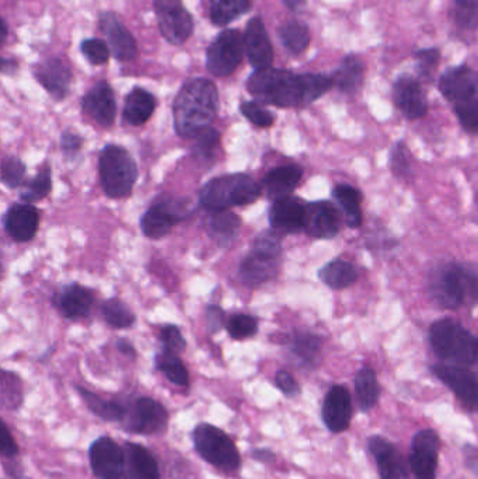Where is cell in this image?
Instances as JSON below:
<instances>
[{
    "mask_svg": "<svg viewBox=\"0 0 478 479\" xmlns=\"http://www.w3.org/2000/svg\"><path fill=\"white\" fill-rule=\"evenodd\" d=\"M334 87L333 77L318 73H297L291 70H255L247 80V90L258 103L279 108L310 106Z\"/></svg>",
    "mask_w": 478,
    "mask_h": 479,
    "instance_id": "6da1fadb",
    "label": "cell"
},
{
    "mask_svg": "<svg viewBox=\"0 0 478 479\" xmlns=\"http://www.w3.org/2000/svg\"><path fill=\"white\" fill-rule=\"evenodd\" d=\"M219 109V91L213 80L192 77L174 98V127L179 137L191 139L209 127Z\"/></svg>",
    "mask_w": 478,
    "mask_h": 479,
    "instance_id": "7a4b0ae2",
    "label": "cell"
},
{
    "mask_svg": "<svg viewBox=\"0 0 478 479\" xmlns=\"http://www.w3.org/2000/svg\"><path fill=\"white\" fill-rule=\"evenodd\" d=\"M428 289L441 309L474 306L478 303V270L459 262L438 265L430 273Z\"/></svg>",
    "mask_w": 478,
    "mask_h": 479,
    "instance_id": "3957f363",
    "label": "cell"
},
{
    "mask_svg": "<svg viewBox=\"0 0 478 479\" xmlns=\"http://www.w3.org/2000/svg\"><path fill=\"white\" fill-rule=\"evenodd\" d=\"M430 345L441 361L456 366L478 364V337L461 322L452 319L438 320L430 327Z\"/></svg>",
    "mask_w": 478,
    "mask_h": 479,
    "instance_id": "277c9868",
    "label": "cell"
},
{
    "mask_svg": "<svg viewBox=\"0 0 478 479\" xmlns=\"http://www.w3.org/2000/svg\"><path fill=\"white\" fill-rule=\"evenodd\" d=\"M261 187L247 174H229L209 179L200 191V204L211 212L244 207L260 198Z\"/></svg>",
    "mask_w": 478,
    "mask_h": 479,
    "instance_id": "5b68a950",
    "label": "cell"
},
{
    "mask_svg": "<svg viewBox=\"0 0 478 479\" xmlns=\"http://www.w3.org/2000/svg\"><path fill=\"white\" fill-rule=\"evenodd\" d=\"M101 187L109 198L130 197L138 179V166L127 149L107 145L99 158Z\"/></svg>",
    "mask_w": 478,
    "mask_h": 479,
    "instance_id": "8992f818",
    "label": "cell"
},
{
    "mask_svg": "<svg viewBox=\"0 0 478 479\" xmlns=\"http://www.w3.org/2000/svg\"><path fill=\"white\" fill-rule=\"evenodd\" d=\"M192 442L198 454L208 464L224 474H236L242 455L229 434L211 423H198L192 431Z\"/></svg>",
    "mask_w": 478,
    "mask_h": 479,
    "instance_id": "52a82bcc",
    "label": "cell"
},
{
    "mask_svg": "<svg viewBox=\"0 0 478 479\" xmlns=\"http://www.w3.org/2000/svg\"><path fill=\"white\" fill-rule=\"evenodd\" d=\"M282 244L275 230H266L255 239L252 251L240 264L239 275L248 286L263 285L278 272Z\"/></svg>",
    "mask_w": 478,
    "mask_h": 479,
    "instance_id": "ba28073f",
    "label": "cell"
},
{
    "mask_svg": "<svg viewBox=\"0 0 478 479\" xmlns=\"http://www.w3.org/2000/svg\"><path fill=\"white\" fill-rule=\"evenodd\" d=\"M244 38L234 28L222 31L206 51V69L216 77H227L236 72L244 58Z\"/></svg>",
    "mask_w": 478,
    "mask_h": 479,
    "instance_id": "9c48e42d",
    "label": "cell"
},
{
    "mask_svg": "<svg viewBox=\"0 0 478 479\" xmlns=\"http://www.w3.org/2000/svg\"><path fill=\"white\" fill-rule=\"evenodd\" d=\"M153 9L164 40L171 46H184L194 33V18L182 0H155Z\"/></svg>",
    "mask_w": 478,
    "mask_h": 479,
    "instance_id": "30bf717a",
    "label": "cell"
},
{
    "mask_svg": "<svg viewBox=\"0 0 478 479\" xmlns=\"http://www.w3.org/2000/svg\"><path fill=\"white\" fill-rule=\"evenodd\" d=\"M433 376L456 395L467 410L478 413V373L470 367L456 364H433L431 367Z\"/></svg>",
    "mask_w": 478,
    "mask_h": 479,
    "instance_id": "8fae6325",
    "label": "cell"
},
{
    "mask_svg": "<svg viewBox=\"0 0 478 479\" xmlns=\"http://www.w3.org/2000/svg\"><path fill=\"white\" fill-rule=\"evenodd\" d=\"M124 421L125 428L130 433L156 436L167 431L169 413L159 401L140 397L133 403L132 410L127 411Z\"/></svg>",
    "mask_w": 478,
    "mask_h": 479,
    "instance_id": "7c38bea8",
    "label": "cell"
},
{
    "mask_svg": "<svg viewBox=\"0 0 478 479\" xmlns=\"http://www.w3.org/2000/svg\"><path fill=\"white\" fill-rule=\"evenodd\" d=\"M91 471L99 479H121L125 474V452L116 440L101 436L88 449Z\"/></svg>",
    "mask_w": 478,
    "mask_h": 479,
    "instance_id": "4fadbf2b",
    "label": "cell"
},
{
    "mask_svg": "<svg viewBox=\"0 0 478 479\" xmlns=\"http://www.w3.org/2000/svg\"><path fill=\"white\" fill-rule=\"evenodd\" d=\"M185 215L187 212L182 200L164 198L143 213L140 218V229L149 239H161L167 236Z\"/></svg>",
    "mask_w": 478,
    "mask_h": 479,
    "instance_id": "5bb4252c",
    "label": "cell"
},
{
    "mask_svg": "<svg viewBox=\"0 0 478 479\" xmlns=\"http://www.w3.org/2000/svg\"><path fill=\"white\" fill-rule=\"evenodd\" d=\"M441 439L432 429L418 432L411 440L410 468L417 479H435Z\"/></svg>",
    "mask_w": 478,
    "mask_h": 479,
    "instance_id": "9a60e30c",
    "label": "cell"
},
{
    "mask_svg": "<svg viewBox=\"0 0 478 479\" xmlns=\"http://www.w3.org/2000/svg\"><path fill=\"white\" fill-rule=\"evenodd\" d=\"M99 27L106 36L111 54L117 61L130 62L137 58L138 44L135 36L125 27L119 15L103 12L99 15Z\"/></svg>",
    "mask_w": 478,
    "mask_h": 479,
    "instance_id": "2e32d148",
    "label": "cell"
},
{
    "mask_svg": "<svg viewBox=\"0 0 478 479\" xmlns=\"http://www.w3.org/2000/svg\"><path fill=\"white\" fill-rule=\"evenodd\" d=\"M33 75L54 100L62 101L69 95L72 83V69L64 59L58 56L44 59L34 65Z\"/></svg>",
    "mask_w": 478,
    "mask_h": 479,
    "instance_id": "e0dca14e",
    "label": "cell"
},
{
    "mask_svg": "<svg viewBox=\"0 0 478 479\" xmlns=\"http://www.w3.org/2000/svg\"><path fill=\"white\" fill-rule=\"evenodd\" d=\"M324 425L331 433H342L351 425L352 398L346 385H333L321 407Z\"/></svg>",
    "mask_w": 478,
    "mask_h": 479,
    "instance_id": "ac0fdd59",
    "label": "cell"
},
{
    "mask_svg": "<svg viewBox=\"0 0 478 479\" xmlns=\"http://www.w3.org/2000/svg\"><path fill=\"white\" fill-rule=\"evenodd\" d=\"M83 113L104 127H109L117 116L114 90L106 80L96 83L82 98Z\"/></svg>",
    "mask_w": 478,
    "mask_h": 479,
    "instance_id": "d6986e66",
    "label": "cell"
},
{
    "mask_svg": "<svg viewBox=\"0 0 478 479\" xmlns=\"http://www.w3.org/2000/svg\"><path fill=\"white\" fill-rule=\"evenodd\" d=\"M244 51L248 62L255 70L273 67L274 48L266 33L263 18L253 17L245 25Z\"/></svg>",
    "mask_w": 478,
    "mask_h": 479,
    "instance_id": "ffe728a7",
    "label": "cell"
},
{
    "mask_svg": "<svg viewBox=\"0 0 478 479\" xmlns=\"http://www.w3.org/2000/svg\"><path fill=\"white\" fill-rule=\"evenodd\" d=\"M439 91L453 104L475 97L478 93V73L467 65L452 67L439 79Z\"/></svg>",
    "mask_w": 478,
    "mask_h": 479,
    "instance_id": "44dd1931",
    "label": "cell"
},
{
    "mask_svg": "<svg viewBox=\"0 0 478 479\" xmlns=\"http://www.w3.org/2000/svg\"><path fill=\"white\" fill-rule=\"evenodd\" d=\"M305 231L313 239H334L339 233L338 210L328 200L306 205Z\"/></svg>",
    "mask_w": 478,
    "mask_h": 479,
    "instance_id": "7402d4cb",
    "label": "cell"
},
{
    "mask_svg": "<svg viewBox=\"0 0 478 479\" xmlns=\"http://www.w3.org/2000/svg\"><path fill=\"white\" fill-rule=\"evenodd\" d=\"M394 104L410 121L424 118L428 113V101L420 82L411 76H401L393 87Z\"/></svg>",
    "mask_w": 478,
    "mask_h": 479,
    "instance_id": "603a6c76",
    "label": "cell"
},
{
    "mask_svg": "<svg viewBox=\"0 0 478 479\" xmlns=\"http://www.w3.org/2000/svg\"><path fill=\"white\" fill-rule=\"evenodd\" d=\"M370 454L375 458L380 479H410L409 467L403 455L381 436H372L368 440Z\"/></svg>",
    "mask_w": 478,
    "mask_h": 479,
    "instance_id": "cb8c5ba5",
    "label": "cell"
},
{
    "mask_svg": "<svg viewBox=\"0 0 478 479\" xmlns=\"http://www.w3.org/2000/svg\"><path fill=\"white\" fill-rule=\"evenodd\" d=\"M306 205L294 197L275 200L270 209V225L282 234H296L305 230Z\"/></svg>",
    "mask_w": 478,
    "mask_h": 479,
    "instance_id": "d4e9b609",
    "label": "cell"
},
{
    "mask_svg": "<svg viewBox=\"0 0 478 479\" xmlns=\"http://www.w3.org/2000/svg\"><path fill=\"white\" fill-rule=\"evenodd\" d=\"M5 229L18 243L34 239L40 226V213L30 204H16L5 215Z\"/></svg>",
    "mask_w": 478,
    "mask_h": 479,
    "instance_id": "484cf974",
    "label": "cell"
},
{
    "mask_svg": "<svg viewBox=\"0 0 478 479\" xmlns=\"http://www.w3.org/2000/svg\"><path fill=\"white\" fill-rule=\"evenodd\" d=\"M124 452L127 479H161V470L155 455L145 446L127 442Z\"/></svg>",
    "mask_w": 478,
    "mask_h": 479,
    "instance_id": "4316f807",
    "label": "cell"
},
{
    "mask_svg": "<svg viewBox=\"0 0 478 479\" xmlns=\"http://www.w3.org/2000/svg\"><path fill=\"white\" fill-rule=\"evenodd\" d=\"M303 177L302 168L296 164H288L273 168L263 179L264 191L274 202L282 198L291 197L292 192L299 186Z\"/></svg>",
    "mask_w": 478,
    "mask_h": 479,
    "instance_id": "83f0119b",
    "label": "cell"
},
{
    "mask_svg": "<svg viewBox=\"0 0 478 479\" xmlns=\"http://www.w3.org/2000/svg\"><path fill=\"white\" fill-rule=\"evenodd\" d=\"M94 303L93 291L83 288L82 285L73 283L55 298V304L58 307L62 316L69 320L85 319L88 316Z\"/></svg>",
    "mask_w": 478,
    "mask_h": 479,
    "instance_id": "f1b7e54d",
    "label": "cell"
},
{
    "mask_svg": "<svg viewBox=\"0 0 478 479\" xmlns=\"http://www.w3.org/2000/svg\"><path fill=\"white\" fill-rule=\"evenodd\" d=\"M156 97L142 87H133L125 98V121L132 127H140L151 119L156 109Z\"/></svg>",
    "mask_w": 478,
    "mask_h": 479,
    "instance_id": "f546056e",
    "label": "cell"
},
{
    "mask_svg": "<svg viewBox=\"0 0 478 479\" xmlns=\"http://www.w3.org/2000/svg\"><path fill=\"white\" fill-rule=\"evenodd\" d=\"M333 197L339 207L347 226L358 229L363 223L362 194L349 184H338L334 187Z\"/></svg>",
    "mask_w": 478,
    "mask_h": 479,
    "instance_id": "4dcf8cb0",
    "label": "cell"
},
{
    "mask_svg": "<svg viewBox=\"0 0 478 479\" xmlns=\"http://www.w3.org/2000/svg\"><path fill=\"white\" fill-rule=\"evenodd\" d=\"M365 65L357 55H347L333 76L334 86L346 95H355L363 85Z\"/></svg>",
    "mask_w": 478,
    "mask_h": 479,
    "instance_id": "1f68e13d",
    "label": "cell"
},
{
    "mask_svg": "<svg viewBox=\"0 0 478 479\" xmlns=\"http://www.w3.org/2000/svg\"><path fill=\"white\" fill-rule=\"evenodd\" d=\"M318 280L333 290H342L357 282L358 270L351 262L337 258L318 270Z\"/></svg>",
    "mask_w": 478,
    "mask_h": 479,
    "instance_id": "d6a6232c",
    "label": "cell"
},
{
    "mask_svg": "<svg viewBox=\"0 0 478 479\" xmlns=\"http://www.w3.org/2000/svg\"><path fill=\"white\" fill-rule=\"evenodd\" d=\"M240 226H242V220L239 216L229 210H219V212H213V216L209 219L208 230L219 246L227 247L236 239Z\"/></svg>",
    "mask_w": 478,
    "mask_h": 479,
    "instance_id": "836d02e7",
    "label": "cell"
},
{
    "mask_svg": "<svg viewBox=\"0 0 478 479\" xmlns=\"http://www.w3.org/2000/svg\"><path fill=\"white\" fill-rule=\"evenodd\" d=\"M209 17L216 27H226L252 10L250 0H209Z\"/></svg>",
    "mask_w": 478,
    "mask_h": 479,
    "instance_id": "e575fe53",
    "label": "cell"
},
{
    "mask_svg": "<svg viewBox=\"0 0 478 479\" xmlns=\"http://www.w3.org/2000/svg\"><path fill=\"white\" fill-rule=\"evenodd\" d=\"M354 385L360 410L365 413L372 410L380 395V385H379L375 372L370 367H362L355 374Z\"/></svg>",
    "mask_w": 478,
    "mask_h": 479,
    "instance_id": "d590c367",
    "label": "cell"
},
{
    "mask_svg": "<svg viewBox=\"0 0 478 479\" xmlns=\"http://www.w3.org/2000/svg\"><path fill=\"white\" fill-rule=\"evenodd\" d=\"M78 392L82 397L83 403H86V407L98 416V418L103 419L106 422H122L124 421L125 415H127V410H125L120 403H112V401L104 400L100 395L94 394L93 392L83 389V387H78Z\"/></svg>",
    "mask_w": 478,
    "mask_h": 479,
    "instance_id": "8d00e7d4",
    "label": "cell"
},
{
    "mask_svg": "<svg viewBox=\"0 0 478 479\" xmlns=\"http://www.w3.org/2000/svg\"><path fill=\"white\" fill-rule=\"evenodd\" d=\"M279 40L284 44L285 49L292 55H300L309 48L312 36L305 23L292 20L285 23L278 30Z\"/></svg>",
    "mask_w": 478,
    "mask_h": 479,
    "instance_id": "74e56055",
    "label": "cell"
},
{
    "mask_svg": "<svg viewBox=\"0 0 478 479\" xmlns=\"http://www.w3.org/2000/svg\"><path fill=\"white\" fill-rule=\"evenodd\" d=\"M291 351L303 366H316L320 359V338L306 332L295 334L291 340Z\"/></svg>",
    "mask_w": 478,
    "mask_h": 479,
    "instance_id": "f35d334b",
    "label": "cell"
},
{
    "mask_svg": "<svg viewBox=\"0 0 478 479\" xmlns=\"http://www.w3.org/2000/svg\"><path fill=\"white\" fill-rule=\"evenodd\" d=\"M156 369L179 387H187L190 384V374H188L187 367L174 353L167 352V351L159 353L156 356Z\"/></svg>",
    "mask_w": 478,
    "mask_h": 479,
    "instance_id": "ab89813d",
    "label": "cell"
},
{
    "mask_svg": "<svg viewBox=\"0 0 478 479\" xmlns=\"http://www.w3.org/2000/svg\"><path fill=\"white\" fill-rule=\"evenodd\" d=\"M0 400L5 410L16 411L22 407L23 384L17 374L2 372V392Z\"/></svg>",
    "mask_w": 478,
    "mask_h": 479,
    "instance_id": "60d3db41",
    "label": "cell"
},
{
    "mask_svg": "<svg viewBox=\"0 0 478 479\" xmlns=\"http://www.w3.org/2000/svg\"><path fill=\"white\" fill-rule=\"evenodd\" d=\"M390 171L397 179L409 181L412 176L411 153L403 142L394 143L389 155Z\"/></svg>",
    "mask_w": 478,
    "mask_h": 479,
    "instance_id": "b9f144b4",
    "label": "cell"
},
{
    "mask_svg": "<svg viewBox=\"0 0 478 479\" xmlns=\"http://www.w3.org/2000/svg\"><path fill=\"white\" fill-rule=\"evenodd\" d=\"M104 320L107 324L114 328H128L135 322L133 312L128 309L127 304L122 303L119 299H109L101 307Z\"/></svg>",
    "mask_w": 478,
    "mask_h": 479,
    "instance_id": "7bdbcfd3",
    "label": "cell"
},
{
    "mask_svg": "<svg viewBox=\"0 0 478 479\" xmlns=\"http://www.w3.org/2000/svg\"><path fill=\"white\" fill-rule=\"evenodd\" d=\"M51 168H49L48 164H46L41 168L40 173L36 174V178L31 179L30 184L26 187L25 191L22 192V199L26 200L27 204L38 202V200L44 199L51 192Z\"/></svg>",
    "mask_w": 478,
    "mask_h": 479,
    "instance_id": "ee69618b",
    "label": "cell"
},
{
    "mask_svg": "<svg viewBox=\"0 0 478 479\" xmlns=\"http://www.w3.org/2000/svg\"><path fill=\"white\" fill-rule=\"evenodd\" d=\"M454 22L463 30H478V0H454Z\"/></svg>",
    "mask_w": 478,
    "mask_h": 479,
    "instance_id": "f6af8a7d",
    "label": "cell"
},
{
    "mask_svg": "<svg viewBox=\"0 0 478 479\" xmlns=\"http://www.w3.org/2000/svg\"><path fill=\"white\" fill-rule=\"evenodd\" d=\"M454 114L461 122L462 127L469 134H478V97L469 98L454 104Z\"/></svg>",
    "mask_w": 478,
    "mask_h": 479,
    "instance_id": "bcb514c9",
    "label": "cell"
},
{
    "mask_svg": "<svg viewBox=\"0 0 478 479\" xmlns=\"http://www.w3.org/2000/svg\"><path fill=\"white\" fill-rule=\"evenodd\" d=\"M80 52L94 66L107 64L111 56V49L109 43L101 38H88L80 44Z\"/></svg>",
    "mask_w": 478,
    "mask_h": 479,
    "instance_id": "7dc6e473",
    "label": "cell"
},
{
    "mask_svg": "<svg viewBox=\"0 0 478 479\" xmlns=\"http://www.w3.org/2000/svg\"><path fill=\"white\" fill-rule=\"evenodd\" d=\"M227 331L234 340H247V338L255 337L257 334L258 325L252 316L236 314L227 322Z\"/></svg>",
    "mask_w": 478,
    "mask_h": 479,
    "instance_id": "c3c4849f",
    "label": "cell"
},
{
    "mask_svg": "<svg viewBox=\"0 0 478 479\" xmlns=\"http://www.w3.org/2000/svg\"><path fill=\"white\" fill-rule=\"evenodd\" d=\"M25 174V163L16 156H9L2 161V182L7 189H17L22 184Z\"/></svg>",
    "mask_w": 478,
    "mask_h": 479,
    "instance_id": "681fc988",
    "label": "cell"
},
{
    "mask_svg": "<svg viewBox=\"0 0 478 479\" xmlns=\"http://www.w3.org/2000/svg\"><path fill=\"white\" fill-rule=\"evenodd\" d=\"M243 116L258 127H273L275 117L268 109L264 108L258 101H244L240 106Z\"/></svg>",
    "mask_w": 478,
    "mask_h": 479,
    "instance_id": "f907efd6",
    "label": "cell"
},
{
    "mask_svg": "<svg viewBox=\"0 0 478 479\" xmlns=\"http://www.w3.org/2000/svg\"><path fill=\"white\" fill-rule=\"evenodd\" d=\"M195 146L194 150L198 156L203 158H211L218 148L219 140H221V134H219L213 127H206L203 132L194 138Z\"/></svg>",
    "mask_w": 478,
    "mask_h": 479,
    "instance_id": "816d5d0a",
    "label": "cell"
},
{
    "mask_svg": "<svg viewBox=\"0 0 478 479\" xmlns=\"http://www.w3.org/2000/svg\"><path fill=\"white\" fill-rule=\"evenodd\" d=\"M161 341L163 343L164 351L174 353V355L184 352L185 348H187V342L182 337V331L176 325H166V327L161 328Z\"/></svg>",
    "mask_w": 478,
    "mask_h": 479,
    "instance_id": "f5cc1de1",
    "label": "cell"
},
{
    "mask_svg": "<svg viewBox=\"0 0 478 479\" xmlns=\"http://www.w3.org/2000/svg\"><path fill=\"white\" fill-rule=\"evenodd\" d=\"M415 61L420 75L425 77L431 76L441 61V51L436 48L421 49L415 52Z\"/></svg>",
    "mask_w": 478,
    "mask_h": 479,
    "instance_id": "db71d44e",
    "label": "cell"
},
{
    "mask_svg": "<svg viewBox=\"0 0 478 479\" xmlns=\"http://www.w3.org/2000/svg\"><path fill=\"white\" fill-rule=\"evenodd\" d=\"M0 454L5 458H15L18 454L17 443L5 422L0 425Z\"/></svg>",
    "mask_w": 478,
    "mask_h": 479,
    "instance_id": "11a10c76",
    "label": "cell"
},
{
    "mask_svg": "<svg viewBox=\"0 0 478 479\" xmlns=\"http://www.w3.org/2000/svg\"><path fill=\"white\" fill-rule=\"evenodd\" d=\"M275 384L286 397H296L300 394V385L288 372L279 371L275 376Z\"/></svg>",
    "mask_w": 478,
    "mask_h": 479,
    "instance_id": "9f6ffc18",
    "label": "cell"
},
{
    "mask_svg": "<svg viewBox=\"0 0 478 479\" xmlns=\"http://www.w3.org/2000/svg\"><path fill=\"white\" fill-rule=\"evenodd\" d=\"M206 327L211 332H218L224 325V312L221 307L209 306L205 314Z\"/></svg>",
    "mask_w": 478,
    "mask_h": 479,
    "instance_id": "6f0895ef",
    "label": "cell"
},
{
    "mask_svg": "<svg viewBox=\"0 0 478 479\" xmlns=\"http://www.w3.org/2000/svg\"><path fill=\"white\" fill-rule=\"evenodd\" d=\"M83 139L79 135L73 134V132L67 131L61 137V148L65 155L75 156L76 153L82 149Z\"/></svg>",
    "mask_w": 478,
    "mask_h": 479,
    "instance_id": "680465c9",
    "label": "cell"
},
{
    "mask_svg": "<svg viewBox=\"0 0 478 479\" xmlns=\"http://www.w3.org/2000/svg\"><path fill=\"white\" fill-rule=\"evenodd\" d=\"M253 455L258 462L268 463L270 460H274V454L270 450L258 449L253 453Z\"/></svg>",
    "mask_w": 478,
    "mask_h": 479,
    "instance_id": "91938a15",
    "label": "cell"
},
{
    "mask_svg": "<svg viewBox=\"0 0 478 479\" xmlns=\"http://www.w3.org/2000/svg\"><path fill=\"white\" fill-rule=\"evenodd\" d=\"M117 346H119L120 352L130 356V358H135V349H133V346L130 345V342H127V341L120 340L119 343H117Z\"/></svg>",
    "mask_w": 478,
    "mask_h": 479,
    "instance_id": "94428289",
    "label": "cell"
},
{
    "mask_svg": "<svg viewBox=\"0 0 478 479\" xmlns=\"http://www.w3.org/2000/svg\"><path fill=\"white\" fill-rule=\"evenodd\" d=\"M18 64L15 59L4 58V62H2V70H4V73H15Z\"/></svg>",
    "mask_w": 478,
    "mask_h": 479,
    "instance_id": "6125c7cd",
    "label": "cell"
},
{
    "mask_svg": "<svg viewBox=\"0 0 478 479\" xmlns=\"http://www.w3.org/2000/svg\"><path fill=\"white\" fill-rule=\"evenodd\" d=\"M285 6L288 7L292 12H297L305 6V0H282Z\"/></svg>",
    "mask_w": 478,
    "mask_h": 479,
    "instance_id": "be15d7a7",
    "label": "cell"
},
{
    "mask_svg": "<svg viewBox=\"0 0 478 479\" xmlns=\"http://www.w3.org/2000/svg\"><path fill=\"white\" fill-rule=\"evenodd\" d=\"M7 36H9V25L6 20H2V44L6 43Z\"/></svg>",
    "mask_w": 478,
    "mask_h": 479,
    "instance_id": "e7e4bbea",
    "label": "cell"
},
{
    "mask_svg": "<svg viewBox=\"0 0 478 479\" xmlns=\"http://www.w3.org/2000/svg\"><path fill=\"white\" fill-rule=\"evenodd\" d=\"M475 200H477V207H478V191H477V194H475Z\"/></svg>",
    "mask_w": 478,
    "mask_h": 479,
    "instance_id": "03108f58",
    "label": "cell"
}]
</instances>
